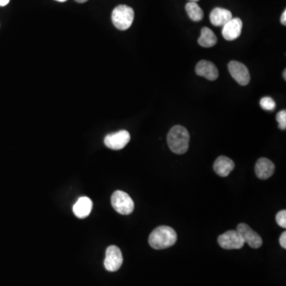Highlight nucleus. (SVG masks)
<instances>
[{"instance_id": "obj_1", "label": "nucleus", "mask_w": 286, "mask_h": 286, "mask_svg": "<svg viewBox=\"0 0 286 286\" xmlns=\"http://www.w3.org/2000/svg\"><path fill=\"white\" fill-rule=\"evenodd\" d=\"M177 239V233L173 228L160 226L155 228L150 235L149 244L155 250H162L173 246Z\"/></svg>"}, {"instance_id": "obj_2", "label": "nucleus", "mask_w": 286, "mask_h": 286, "mask_svg": "<svg viewBox=\"0 0 286 286\" xmlns=\"http://www.w3.org/2000/svg\"><path fill=\"white\" fill-rule=\"evenodd\" d=\"M189 134L184 126H174L168 133L167 142L170 150L177 155H184L188 151Z\"/></svg>"}, {"instance_id": "obj_3", "label": "nucleus", "mask_w": 286, "mask_h": 286, "mask_svg": "<svg viewBox=\"0 0 286 286\" xmlns=\"http://www.w3.org/2000/svg\"><path fill=\"white\" fill-rule=\"evenodd\" d=\"M134 19V10L126 5H119L116 7L111 14L112 23L119 30H126L130 28Z\"/></svg>"}, {"instance_id": "obj_4", "label": "nucleus", "mask_w": 286, "mask_h": 286, "mask_svg": "<svg viewBox=\"0 0 286 286\" xmlns=\"http://www.w3.org/2000/svg\"><path fill=\"white\" fill-rule=\"evenodd\" d=\"M111 205L119 214L127 216L134 211V201L128 194L123 191H115L111 196Z\"/></svg>"}, {"instance_id": "obj_5", "label": "nucleus", "mask_w": 286, "mask_h": 286, "mask_svg": "<svg viewBox=\"0 0 286 286\" xmlns=\"http://www.w3.org/2000/svg\"><path fill=\"white\" fill-rule=\"evenodd\" d=\"M218 243L225 250H239L244 246L245 243L237 231H228L218 237Z\"/></svg>"}, {"instance_id": "obj_6", "label": "nucleus", "mask_w": 286, "mask_h": 286, "mask_svg": "<svg viewBox=\"0 0 286 286\" xmlns=\"http://www.w3.org/2000/svg\"><path fill=\"white\" fill-rule=\"evenodd\" d=\"M123 262L122 252L116 246H110L106 250L104 266L107 271L115 272L119 270Z\"/></svg>"}, {"instance_id": "obj_7", "label": "nucleus", "mask_w": 286, "mask_h": 286, "mask_svg": "<svg viewBox=\"0 0 286 286\" xmlns=\"http://www.w3.org/2000/svg\"><path fill=\"white\" fill-rule=\"evenodd\" d=\"M130 140V134L127 130L119 131L107 134L104 138V144L109 149L114 151L122 150L128 144Z\"/></svg>"}, {"instance_id": "obj_8", "label": "nucleus", "mask_w": 286, "mask_h": 286, "mask_svg": "<svg viewBox=\"0 0 286 286\" xmlns=\"http://www.w3.org/2000/svg\"><path fill=\"white\" fill-rule=\"evenodd\" d=\"M228 70L232 78L240 85H247L250 81V75L247 66L243 63L232 60L228 64Z\"/></svg>"}, {"instance_id": "obj_9", "label": "nucleus", "mask_w": 286, "mask_h": 286, "mask_svg": "<svg viewBox=\"0 0 286 286\" xmlns=\"http://www.w3.org/2000/svg\"><path fill=\"white\" fill-rule=\"evenodd\" d=\"M245 243L254 249L259 248L262 245V239L257 232L246 224H239L237 230Z\"/></svg>"}, {"instance_id": "obj_10", "label": "nucleus", "mask_w": 286, "mask_h": 286, "mask_svg": "<svg viewBox=\"0 0 286 286\" xmlns=\"http://www.w3.org/2000/svg\"><path fill=\"white\" fill-rule=\"evenodd\" d=\"M243 25V21L239 18L231 19L223 27V37L228 41L237 39L241 34Z\"/></svg>"}, {"instance_id": "obj_11", "label": "nucleus", "mask_w": 286, "mask_h": 286, "mask_svg": "<svg viewBox=\"0 0 286 286\" xmlns=\"http://www.w3.org/2000/svg\"><path fill=\"white\" fill-rule=\"evenodd\" d=\"M196 74L208 81H216L219 77L218 68L208 60H200L196 66Z\"/></svg>"}, {"instance_id": "obj_12", "label": "nucleus", "mask_w": 286, "mask_h": 286, "mask_svg": "<svg viewBox=\"0 0 286 286\" xmlns=\"http://www.w3.org/2000/svg\"><path fill=\"white\" fill-rule=\"evenodd\" d=\"M274 171V164L268 158H261L257 161L255 173L258 178L266 180L273 176Z\"/></svg>"}, {"instance_id": "obj_13", "label": "nucleus", "mask_w": 286, "mask_h": 286, "mask_svg": "<svg viewBox=\"0 0 286 286\" xmlns=\"http://www.w3.org/2000/svg\"><path fill=\"white\" fill-rule=\"evenodd\" d=\"M232 19V12L224 8H214L210 14V21L216 27H224Z\"/></svg>"}, {"instance_id": "obj_14", "label": "nucleus", "mask_w": 286, "mask_h": 286, "mask_svg": "<svg viewBox=\"0 0 286 286\" xmlns=\"http://www.w3.org/2000/svg\"><path fill=\"white\" fill-rule=\"evenodd\" d=\"M214 170L220 177H226L235 168V163L228 157L221 156L214 163Z\"/></svg>"}, {"instance_id": "obj_15", "label": "nucleus", "mask_w": 286, "mask_h": 286, "mask_svg": "<svg viewBox=\"0 0 286 286\" xmlns=\"http://www.w3.org/2000/svg\"><path fill=\"white\" fill-rule=\"evenodd\" d=\"M93 201L90 198L82 196L78 199L74 206V212L76 217L80 219L89 217L93 209Z\"/></svg>"}, {"instance_id": "obj_16", "label": "nucleus", "mask_w": 286, "mask_h": 286, "mask_svg": "<svg viewBox=\"0 0 286 286\" xmlns=\"http://www.w3.org/2000/svg\"><path fill=\"white\" fill-rule=\"evenodd\" d=\"M198 43L203 47H212L217 43V37L211 29L203 27L201 30V34L198 39Z\"/></svg>"}, {"instance_id": "obj_17", "label": "nucleus", "mask_w": 286, "mask_h": 286, "mask_svg": "<svg viewBox=\"0 0 286 286\" xmlns=\"http://www.w3.org/2000/svg\"><path fill=\"white\" fill-rule=\"evenodd\" d=\"M187 14L192 21H201L203 18V10L196 3L189 2L185 6Z\"/></svg>"}, {"instance_id": "obj_18", "label": "nucleus", "mask_w": 286, "mask_h": 286, "mask_svg": "<svg viewBox=\"0 0 286 286\" xmlns=\"http://www.w3.org/2000/svg\"><path fill=\"white\" fill-rule=\"evenodd\" d=\"M260 106L265 111H273L276 107V103L271 97L265 96L260 100Z\"/></svg>"}, {"instance_id": "obj_19", "label": "nucleus", "mask_w": 286, "mask_h": 286, "mask_svg": "<svg viewBox=\"0 0 286 286\" xmlns=\"http://www.w3.org/2000/svg\"><path fill=\"white\" fill-rule=\"evenodd\" d=\"M277 122H278L279 127L281 130H285L286 129V111L282 110V111H279L276 116Z\"/></svg>"}, {"instance_id": "obj_20", "label": "nucleus", "mask_w": 286, "mask_h": 286, "mask_svg": "<svg viewBox=\"0 0 286 286\" xmlns=\"http://www.w3.org/2000/svg\"><path fill=\"white\" fill-rule=\"evenodd\" d=\"M276 221L277 224L281 228H286V211L285 210H281L276 214Z\"/></svg>"}, {"instance_id": "obj_21", "label": "nucleus", "mask_w": 286, "mask_h": 286, "mask_svg": "<svg viewBox=\"0 0 286 286\" xmlns=\"http://www.w3.org/2000/svg\"><path fill=\"white\" fill-rule=\"evenodd\" d=\"M280 244L281 247L284 249H286V232H284L281 234V236L280 237Z\"/></svg>"}, {"instance_id": "obj_22", "label": "nucleus", "mask_w": 286, "mask_h": 286, "mask_svg": "<svg viewBox=\"0 0 286 286\" xmlns=\"http://www.w3.org/2000/svg\"><path fill=\"white\" fill-rule=\"evenodd\" d=\"M280 23L281 24L285 26L286 25V11L284 10V12H283L282 15H281V17H280Z\"/></svg>"}, {"instance_id": "obj_23", "label": "nucleus", "mask_w": 286, "mask_h": 286, "mask_svg": "<svg viewBox=\"0 0 286 286\" xmlns=\"http://www.w3.org/2000/svg\"><path fill=\"white\" fill-rule=\"evenodd\" d=\"M10 3V0H0V7L7 6Z\"/></svg>"}, {"instance_id": "obj_24", "label": "nucleus", "mask_w": 286, "mask_h": 286, "mask_svg": "<svg viewBox=\"0 0 286 286\" xmlns=\"http://www.w3.org/2000/svg\"><path fill=\"white\" fill-rule=\"evenodd\" d=\"M76 2L79 3V4H84V3H86L87 1L89 0H75Z\"/></svg>"}, {"instance_id": "obj_25", "label": "nucleus", "mask_w": 286, "mask_h": 286, "mask_svg": "<svg viewBox=\"0 0 286 286\" xmlns=\"http://www.w3.org/2000/svg\"><path fill=\"white\" fill-rule=\"evenodd\" d=\"M283 78L284 80H286V70H284V73H283Z\"/></svg>"}, {"instance_id": "obj_26", "label": "nucleus", "mask_w": 286, "mask_h": 286, "mask_svg": "<svg viewBox=\"0 0 286 286\" xmlns=\"http://www.w3.org/2000/svg\"><path fill=\"white\" fill-rule=\"evenodd\" d=\"M56 1H57V2L64 3L67 1V0H56Z\"/></svg>"}, {"instance_id": "obj_27", "label": "nucleus", "mask_w": 286, "mask_h": 286, "mask_svg": "<svg viewBox=\"0 0 286 286\" xmlns=\"http://www.w3.org/2000/svg\"><path fill=\"white\" fill-rule=\"evenodd\" d=\"M189 1H190V2H198V1H199V0H189Z\"/></svg>"}]
</instances>
